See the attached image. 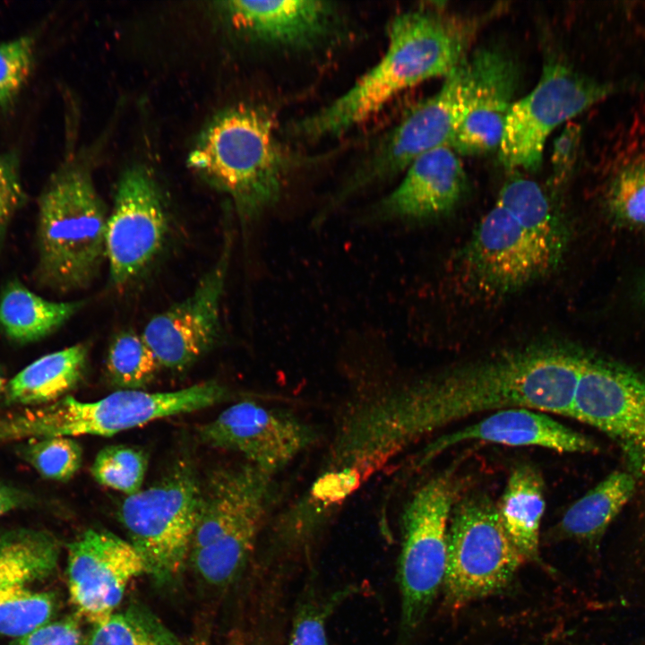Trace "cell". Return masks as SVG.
I'll list each match as a JSON object with an SVG mask.
<instances>
[{
	"label": "cell",
	"instance_id": "obj_1",
	"mask_svg": "<svg viewBox=\"0 0 645 645\" xmlns=\"http://www.w3.org/2000/svg\"><path fill=\"white\" fill-rule=\"evenodd\" d=\"M582 365L571 348L529 347L378 391L374 404L383 434L399 454L486 411L521 407L570 417Z\"/></svg>",
	"mask_w": 645,
	"mask_h": 645
},
{
	"label": "cell",
	"instance_id": "obj_2",
	"mask_svg": "<svg viewBox=\"0 0 645 645\" xmlns=\"http://www.w3.org/2000/svg\"><path fill=\"white\" fill-rule=\"evenodd\" d=\"M495 10L460 14L437 4L396 15L379 62L329 105L294 123V136L320 140L339 136L380 111L401 91L451 74L469 56L480 29Z\"/></svg>",
	"mask_w": 645,
	"mask_h": 645
},
{
	"label": "cell",
	"instance_id": "obj_3",
	"mask_svg": "<svg viewBox=\"0 0 645 645\" xmlns=\"http://www.w3.org/2000/svg\"><path fill=\"white\" fill-rule=\"evenodd\" d=\"M567 239L566 223L545 190L514 174L460 253L462 281L487 297L518 292L559 265Z\"/></svg>",
	"mask_w": 645,
	"mask_h": 645
},
{
	"label": "cell",
	"instance_id": "obj_4",
	"mask_svg": "<svg viewBox=\"0 0 645 645\" xmlns=\"http://www.w3.org/2000/svg\"><path fill=\"white\" fill-rule=\"evenodd\" d=\"M187 163L231 198L245 224L280 200L293 165L278 140L272 115L253 105L217 115L202 133Z\"/></svg>",
	"mask_w": 645,
	"mask_h": 645
},
{
	"label": "cell",
	"instance_id": "obj_5",
	"mask_svg": "<svg viewBox=\"0 0 645 645\" xmlns=\"http://www.w3.org/2000/svg\"><path fill=\"white\" fill-rule=\"evenodd\" d=\"M108 216L86 166L66 159L39 198L36 281L58 292L90 285L106 260Z\"/></svg>",
	"mask_w": 645,
	"mask_h": 645
},
{
	"label": "cell",
	"instance_id": "obj_6",
	"mask_svg": "<svg viewBox=\"0 0 645 645\" xmlns=\"http://www.w3.org/2000/svg\"><path fill=\"white\" fill-rule=\"evenodd\" d=\"M276 498L274 476L248 462L211 475L202 491L189 552L203 580L223 587L242 573Z\"/></svg>",
	"mask_w": 645,
	"mask_h": 645
},
{
	"label": "cell",
	"instance_id": "obj_7",
	"mask_svg": "<svg viewBox=\"0 0 645 645\" xmlns=\"http://www.w3.org/2000/svg\"><path fill=\"white\" fill-rule=\"evenodd\" d=\"M227 394L209 381L171 391L119 390L100 400L82 401L71 396L42 408L0 419V442L49 436L100 435L211 407Z\"/></svg>",
	"mask_w": 645,
	"mask_h": 645
},
{
	"label": "cell",
	"instance_id": "obj_8",
	"mask_svg": "<svg viewBox=\"0 0 645 645\" xmlns=\"http://www.w3.org/2000/svg\"><path fill=\"white\" fill-rule=\"evenodd\" d=\"M457 487L452 473L439 474L420 486L403 509L397 571L400 615L395 645H410L443 588Z\"/></svg>",
	"mask_w": 645,
	"mask_h": 645
},
{
	"label": "cell",
	"instance_id": "obj_9",
	"mask_svg": "<svg viewBox=\"0 0 645 645\" xmlns=\"http://www.w3.org/2000/svg\"><path fill=\"white\" fill-rule=\"evenodd\" d=\"M525 562L483 494L456 501L449 524L444 601L452 610L500 592Z\"/></svg>",
	"mask_w": 645,
	"mask_h": 645
},
{
	"label": "cell",
	"instance_id": "obj_10",
	"mask_svg": "<svg viewBox=\"0 0 645 645\" xmlns=\"http://www.w3.org/2000/svg\"><path fill=\"white\" fill-rule=\"evenodd\" d=\"M202 491L194 468L179 461L159 481L128 495L119 518L146 572L170 580L189 558Z\"/></svg>",
	"mask_w": 645,
	"mask_h": 645
},
{
	"label": "cell",
	"instance_id": "obj_11",
	"mask_svg": "<svg viewBox=\"0 0 645 645\" xmlns=\"http://www.w3.org/2000/svg\"><path fill=\"white\" fill-rule=\"evenodd\" d=\"M467 82L466 59L444 78L437 92L417 105L379 141L328 200L315 221L321 223L357 194L405 172L424 153L451 146L461 116Z\"/></svg>",
	"mask_w": 645,
	"mask_h": 645
},
{
	"label": "cell",
	"instance_id": "obj_12",
	"mask_svg": "<svg viewBox=\"0 0 645 645\" xmlns=\"http://www.w3.org/2000/svg\"><path fill=\"white\" fill-rule=\"evenodd\" d=\"M623 86L589 78L558 58L548 59L534 89L510 109L498 148L501 163L512 172L536 171L555 129Z\"/></svg>",
	"mask_w": 645,
	"mask_h": 645
},
{
	"label": "cell",
	"instance_id": "obj_13",
	"mask_svg": "<svg viewBox=\"0 0 645 645\" xmlns=\"http://www.w3.org/2000/svg\"><path fill=\"white\" fill-rule=\"evenodd\" d=\"M570 417L612 438L628 472L645 478V375L586 357Z\"/></svg>",
	"mask_w": 645,
	"mask_h": 645
},
{
	"label": "cell",
	"instance_id": "obj_14",
	"mask_svg": "<svg viewBox=\"0 0 645 645\" xmlns=\"http://www.w3.org/2000/svg\"><path fill=\"white\" fill-rule=\"evenodd\" d=\"M168 219L159 189L142 167L120 178L106 228V260L111 283L123 287L152 262L163 246Z\"/></svg>",
	"mask_w": 645,
	"mask_h": 645
},
{
	"label": "cell",
	"instance_id": "obj_15",
	"mask_svg": "<svg viewBox=\"0 0 645 645\" xmlns=\"http://www.w3.org/2000/svg\"><path fill=\"white\" fill-rule=\"evenodd\" d=\"M199 433L209 446L240 453L273 476L317 439L314 428L298 417L251 400L227 408Z\"/></svg>",
	"mask_w": 645,
	"mask_h": 645
},
{
	"label": "cell",
	"instance_id": "obj_16",
	"mask_svg": "<svg viewBox=\"0 0 645 645\" xmlns=\"http://www.w3.org/2000/svg\"><path fill=\"white\" fill-rule=\"evenodd\" d=\"M231 244L229 235L219 258L189 297L156 314L145 325L142 337L159 366L172 370L185 369L218 340Z\"/></svg>",
	"mask_w": 645,
	"mask_h": 645
},
{
	"label": "cell",
	"instance_id": "obj_17",
	"mask_svg": "<svg viewBox=\"0 0 645 645\" xmlns=\"http://www.w3.org/2000/svg\"><path fill=\"white\" fill-rule=\"evenodd\" d=\"M69 597L78 615L99 625L115 614L128 583L146 572L145 563L130 541L88 529L67 548Z\"/></svg>",
	"mask_w": 645,
	"mask_h": 645
},
{
	"label": "cell",
	"instance_id": "obj_18",
	"mask_svg": "<svg viewBox=\"0 0 645 645\" xmlns=\"http://www.w3.org/2000/svg\"><path fill=\"white\" fill-rule=\"evenodd\" d=\"M467 69L466 98L451 147L459 155L473 156L498 150L519 71L512 58L494 47L474 51Z\"/></svg>",
	"mask_w": 645,
	"mask_h": 645
},
{
	"label": "cell",
	"instance_id": "obj_19",
	"mask_svg": "<svg viewBox=\"0 0 645 645\" xmlns=\"http://www.w3.org/2000/svg\"><path fill=\"white\" fill-rule=\"evenodd\" d=\"M466 188L459 154L451 146H442L416 159L400 184L370 208L367 217L374 222L435 219L451 212Z\"/></svg>",
	"mask_w": 645,
	"mask_h": 645
},
{
	"label": "cell",
	"instance_id": "obj_20",
	"mask_svg": "<svg viewBox=\"0 0 645 645\" xmlns=\"http://www.w3.org/2000/svg\"><path fill=\"white\" fill-rule=\"evenodd\" d=\"M218 8L237 31L267 46L308 49L340 26L338 8L316 0L225 1Z\"/></svg>",
	"mask_w": 645,
	"mask_h": 645
},
{
	"label": "cell",
	"instance_id": "obj_21",
	"mask_svg": "<svg viewBox=\"0 0 645 645\" xmlns=\"http://www.w3.org/2000/svg\"><path fill=\"white\" fill-rule=\"evenodd\" d=\"M471 440L508 446H538L558 452L589 453L598 450L592 439L545 412L514 407L496 410L474 424L432 440L419 454L417 466L423 467L449 448Z\"/></svg>",
	"mask_w": 645,
	"mask_h": 645
},
{
	"label": "cell",
	"instance_id": "obj_22",
	"mask_svg": "<svg viewBox=\"0 0 645 645\" xmlns=\"http://www.w3.org/2000/svg\"><path fill=\"white\" fill-rule=\"evenodd\" d=\"M635 477L615 471L575 501L563 513L558 531L597 555L602 538L635 492Z\"/></svg>",
	"mask_w": 645,
	"mask_h": 645
},
{
	"label": "cell",
	"instance_id": "obj_23",
	"mask_svg": "<svg viewBox=\"0 0 645 645\" xmlns=\"http://www.w3.org/2000/svg\"><path fill=\"white\" fill-rule=\"evenodd\" d=\"M496 507L506 533L525 562L539 563L546 502L544 480L538 469L529 464L514 468Z\"/></svg>",
	"mask_w": 645,
	"mask_h": 645
},
{
	"label": "cell",
	"instance_id": "obj_24",
	"mask_svg": "<svg viewBox=\"0 0 645 645\" xmlns=\"http://www.w3.org/2000/svg\"><path fill=\"white\" fill-rule=\"evenodd\" d=\"M84 305L82 300L56 302L12 280L0 294V329L13 342L39 341L55 332Z\"/></svg>",
	"mask_w": 645,
	"mask_h": 645
},
{
	"label": "cell",
	"instance_id": "obj_25",
	"mask_svg": "<svg viewBox=\"0 0 645 645\" xmlns=\"http://www.w3.org/2000/svg\"><path fill=\"white\" fill-rule=\"evenodd\" d=\"M88 356L89 346L78 343L38 358L9 382L7 400L36 405L61 399L82 380Z\"/></svg>",
	"mask_w": 645,
	"mask_h": 645
},
{
	"label": "cell",
	"instance_id": "obj_26",
	"mask_svg": "<svg viewBox=\"0 0 645 645\" xmlns=\"http://www.w3.org/2000/svg\"><path fill=\"white\" fill-rule=\"evenodd\" d=\"M60 554L57 539L33 529L12 530L0 535V590L25 586L48 577Z\"/></svg>",
	"mask_w": 645,
	"mask_h": 645
},
{
	"label": "cell",
	"instance_id": "obj_27",
	"mask_svg": "<svg viewBox=\"0 0 645 645\" xmlns=\"http://www.w3.org/2000/svg\"><path fill=\"white\" fill-rule=\"evenodd\" d=\"M159 366L142 335L123 331L110 342L107 373L110 382L121 390H140L148 385Z\"/></svg>",
	"mask_w": 645,
	"mask_h": 645
},
{
	"label": "cell",
	"instance_id": "obj_28",
	"mask_svg": "<svg viewBox=\"0 0 645 645\" xmlns=\"http://www.w3.org/2000/svg\"><path fill=\"white\" fill-rule=\"evenodd\" d=\"M308 588L295 609L285 645H330V619L355 589L348 586L322 593L314 586Z\"/></svg>",
	"mask_w": 645,
	"mask_h": 645
},
{
	"label": "cell",
	"instance_id": "obj_29",
	"mask_svg": "<svg viewBox=\"0 0 645 645\" xmlns=\"http://www.w3.org/2000/svg\"><path fill=\"white\" fill-rule=\"evenodd\" d=\"M55 598L25 586L0 590V636L22 638L49 623Z\"/></svg>",
	"mask_w": 645,
	"mask_h": 645
},
{
	"label": "cell",
	"instance_id": "obj_30",
	"mask_svg": "<svg viewBox=\"0 0 645 645\" xmlns=\"http://www.w3.org/2000/svg\"><path fill=\"white\" fill-rule=\"evenodd\" d=\"M147 467L148 460L142 451L120 444L99 451L90 471L99 485L128 496L142 489Z\"/></svg>",
	"mask_w": 645,
	"mask_h": 645
},
{
	"label": "cell",
	"instance_id": "obj_31",
	"mask_svg": "<svg viewBox=\"0 0 645 645\" xmlns=\"http://www.w3.org/2000/svg\"><path fill=\"white\" fill-rule=\"evenodd\" d=\"M88 645H176L175 639L152 617L139 610L113 614L95 625Z\"/></svg>",
	"mask_w": 645,
	"mask_h": 645
},
{
	"label": "cell",
	"instance_id": "obj_32",
	"mask_svg": "<svg viewBox=\"0 0 645 645\" xmlns=\"http://www.w3.org/2000/svg\"><path fill=\"white\" fill-rule=\"evenodd\" d=\"M607 202L618 221L645 227V154L634 156L618 168L610 183Z\"/></svg>",
	"mask_w": 645,
	"mask_h": 645
},
{
	"label": "cell",
	"instance_id": "obj_33",
	"mask_svg": "<svg viewBox=\"0 0 645 645\" xmlns=\"http://www.w3.org/2000/svg\"><path fill=\"white\" fill-rule=\"evenodd\" d=\"M23 456L43 477L56 481L71 479L82 462L81 445L67 436L30 439Z\"/></svg>",
	"mask_w": 645,
	"mask_h": 645
},
{
	"label": "cell",
	"instance_id": "obj_34",
	"mask_svg": "<svg viewBox=\"0 0 645 645\" xmlns=\"http://www.w3.org/2000/svg\"><path fill=\"white\" fill-rule=\"evenodd\" d=\"M35 41L24 36L0 44V108H7L26 83L34 63Z\"/></svg>",
	"mask_w": 645,
	"mask_h": 645
},
{
	"label": "cell",
	"instance_id": "obj_35",
	"mask_svg": "<svg viewBox=\"0 0 645 645\" xmlns=\"http://www.w3.org/2000/svg\"><path fill=\"white\" fill-rule=\"evenodd\" d=\"M26 199L15 152L0 153V243Z\"/></svg>",
	"mask_w": 645,
	"mask_h": 645
},
{
	"label": "cell",
	"instance_id": "obj_36",
	"mask_svg": "<svg viewBox=\"0 0 645 645\" xmlns=\"http://www.w3.org/2000/svg\"><path fill=\"white\" fill-rule=\"evenodd\" d=\"M13 645H85V641L77 621L65 618L46 624Z\"/></svg>",
	"mask_w": 645,
	"mask_h": 645
},
{
	"label": "cell",
	"instance_id": "obj_37",
	"mask_svg": "<svg viewBox=\"0 0 645 645\" xmlns=\"http://www.w3.org/2000/svg\"><path fill=\"white\" fill-rule=\"evenodd\" d=\"M580 133L581 129L579 125L568 123L554 142L551 165L554 176L557 180H564L576 162L580 143Z\"/></svg>",
	"mask_w": 645,
	"mask_h": 645
},
{
	"label": "cell",
	"instance_id": "obj_38",
	"mask_svg": "<svg viewBox=\"0 0 645 645\" xmlns=\"http://www.w3.org/2000/svg\"><path fill=\"white\" fill-rule=\"evenodd\" d=\"M27 502L20 490L0 482V517Z\"/></svg>",
	"mask_w": 645,
	"mask_h": 645
},
{
	"label": "cell",
	"instance_id": "obj_39",
	"mask_svg": "<svg viewBox=\"0 0 645 645\" xmlns=\"http://www.w3.org/2000/svg\"><path fill=\"white\" fill-rule=\"evenodd\" d=\"M639 297L641 301L645 302V278L642 280L639 288Z\"/></svg>",
	"mask_w": 645,
	"mask_h": 645
},
{
	"label": "cell",
	"instance_id": "obj_40",
	"mask_svg": "<svg viewBox=\"0 0 645 645\" xmlns=\"http://www.w3.org/2000/svg\"><path fill=\"white\" fill-rule=\"evenodd\" d=\"M3 386H4V380H3V378L0 376V390L2 389Z\"/></svg>",
	"mask_w": 645,
	"mask_h": 645
}]
</instances>
